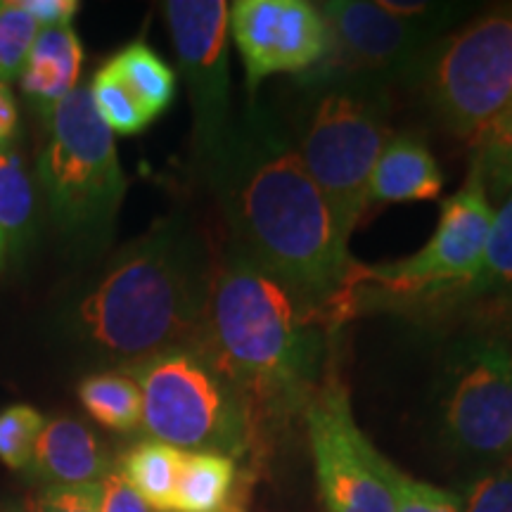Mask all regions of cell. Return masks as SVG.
<instances>
[{
  "label": "cell",
  "instance_id": "cell-1",
  "mask_svg": "<svg viewBox=\"0 0 512 512\" xmlns=\"http://www.w3.org/2000/svg\"><path fill=\"white\" fill-rule=\"evenodd\" d=\"M214 178L233 245L283 283L323 328L347 320L358 261L297 147L259 107L235 124Z\"/></svg>",
  "mask_w": 512,
  "mask_h": 512
},
{
  "label": "cell",
  "instance_id": "cell-2",
  "mask_svg": "<svg viewBox=\"0 0 512 512\" xmlns=\"http://www.w3.org/2000/svg\"><path fill=\"white\" fill-rule=\"evenodd\" d=\"M214 259L185 219H164L126 245L62 313L88 358L124 368L190 347L207 313Z\"/></svg>",
  "mask_w": 512,
  "mask_h": 512
},
{
  "label": "cell",
  "instance_id": "cell-3",
  "mask_svg": "<svg viewBox=\"0 0 512 512\" xmlns=\"http://www.w3.org/2000/svg\"><path fill=\"white\" fill-rule=\"evenodd\" d=\"M245 396L254 420L306 406L323 380L325 330L283 283L230 242L190 344Z\"/></svg>",
  "mask_w": 512,
  "mask_h": 512
},
{
  "label": "cell",
  "instance_id": "cell-4",
  "mask_svg": "<svg viewBox=\"0 0 512 512\" xmlns=\"http://www.w3.org/2000/svg\"><path fill=\"white\" fill-rule=\"evenodd\" d=\"M119 370L138 384L150 439L233 460L252 448L256 420L245 396L200 351L169 349Z\"/></svg>",
  "mask_w": 512,
  "mask_h": 512
},
{
  "label": "cell",
  "instance_id": "cell-5",
  "mask_svg": "<svg viewBox=\"0 0 512 512\" xmlns=\"http://www.w3.org/2000/svg\"><path fill=\"white\" fill-rule=\"evenodd\" d=\"M50 138L38 162L50 219L79 245L110 238L126 195L114 133L95 112L88 86H76L48 119Z\"/></svg>",
  "mask_w": 512,
  "mask_h": 512
},
{
  "label": "cell",
  "instance_id": "cell-6",
  "mask_svg": "<svg viewBox=\"0 0 512 512\" xmlns=\"http://www.w3.org/2000/svg\"><path fill=\"white\" fill-rule=\"evenodd\" d=\"M320 10L330 29V50L304 74L320 88H377V83L418 76L448 19L460 15L458 5L394 0H330Z\"/></svg>",
  "mask_w": 512,
  "mask_h": 512
},
{
  "label": "cell",
  "instance_id": "cell-7",
  "mask_svg": "<svg viewBox=\"0 0 512 512\" xmlns=\"http://www.w3.org/2000/svg\"><path fill=\"white\" fill-rule=\"evenodd\" d=\"M389 138L375 88H323L302 128L297 155L347 245L368 209L370 176Z\"/></svg>",
  "mask_w": 512,
  "mask_h": 512
},
{
  "label": "cell",
  "instance_id": "cell-8",
  "mask_svg": "<svg viewBox=\"0 0 512 512\" xmlns=\"http://www.w3.org/2000/svg\"><path fill=\"white\" fill-rule=\"evenodd\" d=\"M494 221V207L484 183L470 169L458 192L441 204L437 228L427 245L401 261L363 266L358 264L347 299V313L366 297L375 299H456L482 266L486 240Z\"/></svg>",
  "mask_w": 512,
  "mask_h": 512
},
{
  "label": "cell",
  "instance_id": "cell-9",
  "mask_svg": "<svg viewBox=\"0 0 512 512\" xmlns=\"http://www.w3.org/2000/svg\"><path fill=\"white\" fill-rule=\"evenodd\" d=\"M418 76L439 124L458 138H475L512 100V8L441 36Z\"/></svg>",
  "mask_w": 512,
  "mask_h": 512
},
{
  "label": "cell",
  "instance_id": "cell-10",
  "mask_svg": "<svg viewBox=\"0 0 512 512\" xmlns=\"http://www.w3.org/2000/svg\"><path fill=\"white\" fill-rule=\"evenodd\" d=\"M318 494L328 512H394V467L361 432L349 389L323 375L304 406Z\"/></svg>",
  "mask_w": 512,
  "mask_h": 512
},
{
  "label": "cell",
  "instance_id": "cell-11",
  "mask_svg": "<svg viewBox=\"0 0 512 512\" xmlns=\"http://www.w3.org/2000/svg\"><path fill=\"white\" fill-rule=\"evenodd\" d=\"M444 434L475 458L512 453V349L501 337L458 342L444 368Z\"/></svg>",
  "mask_w": 512,
  "mask_h": 512
},
{
  "label": "cell",
  "instance_id": "cell-12",
  "mask_svg": "<svg viewBox=\"0 0 512 512\" xmlns=\"http://www.w3.org/2000/svg\"><path fill=\"white\" fill-rule=\"evenodd\" d=\"M164 15L190 91L197 155L214 176L235 131L228 67L230 5L226 0H169Z\"/></svg>",
  "mask_w": 512,
  "mask_h": 512
},
{
  "label": "cell",
  "instance_id": "cell-13",
  "mask_svg": "<svg viewBox=\"0 0 512 512\" xmlns=\"http://www.w3.org/2000/svg\"><path fill=\"white\" fill-rule=\"evenodd\" d=\"M228 29L249 93L268 76L311 72L330 50L323 10L306 0H238L230 5Z\"/></svg>",
  "mask_w": 512,
  "mask_h": 512
},
{
  "label": "cell",
  "instance_id": "cell-14",
  "mask_svg": "<svg viewBox=\"0 0 512 512\" xmlns=\"http://www.w3.org/2000/svg\"><path fill=\"white\" fill-rule=\"evenodd\" d=\"M29 470L46 486L100 484L112 472V458L83 422L53 418L38 434Z\"/></svg>",
  "mask_w": 512,
  "mask_h": 512
},
{
  "label": "cell",
  "instance_id": "cell-15",
  "mask_svg": "<svg viewBox=\"0 0 512 512\" xmlns=\"http://www.w3.org/2000/svg\"><path fill=\"white\" fill-rule=\"evenodd\" d=\"M444 174L425 140L399 133L389 138L368 185V204H408L437 200Z\"/></svg>",
  "mask_w": 512,
  "mask_h": 512
},
{
  "label": "cell",
  "instance_id": "cell-16",
  "mask_svg": "<svg viewBox=\"0 0 512 512\" xmlns=\"http://www.w3.org/2000/svg\"><path fill=\"white\" fill-rule=\"evenodd\" d=\"M81 67L83 46L72 27L41 29L19 74V86L50 119L55 107L79 86Z\"/></svg>",
  "mask_w": 512,
  "mask_h": 512
},
{
  "label": "cell",
  "instance_id": "cell-17",
  "mask_svg": "<svg viewBox=\"0 0 512 512\" xmlns=\"http://www.w3.org/2000/svg\"><path fill=\"white\" fill-rule=\"evenodd\" d=\"M235 460L219 453L183 451L174 494L176 512H221L235 489Z\"/></svg>",
  "mask_w": 512,
  "mask_h": 512
},
{
  "label": "cell",
  "instance_id": "cell-18",
  "mask_svg": "<svg viewBox=\"0 0 512 512\" xmlns=\"http://www.w3.org/2000/svg\"><path fill=\"white\" fill-rule=\"evenodd\" d=\"M105 67L133 93L152 121L169 110L176 98V72L143 41L128 43Z\"/></svg>",
  "mask_w": 512,
  "mask_h": 512
},
{
  "label": "cell",
  "instance_id": "cell-19",
  "mask_svg": "<svg viewBox=\"0 0 512 512\" xmlns=\"http://www.w3.org/2000/svg\"><path fill=\"white\" fill-rule=\"evenodd\" d=\"M79 401L86 413L114 432H133L143 420V396L136 380L124 370H100L79 384Z\"/></svg>",
  "mask_w": 512,
  "mask_h": 512
},
{
  "label": "cell",
  "instance_id": "cell-20",
  "mask_svg": "<svg viewBox=\"0 0 512 512\" xmlns=\"http://www.w3.org/2000/svg\"><path fill=\"white\" fill-rule=\"evenodd\" d=\"M181 456L178 448L147 439L124 453L119 472L152 510L169 512L174 510Z\"/></svg>",
  "mask_w": 512,
  "mask_h": 512
},
{
  "label": "cell",
  "instance_id": "cell-21",
  "mask_svg": "<svg viewBox=\"0 0 512 512\" xmlns=\"http://www.w3.org/2000/svg\"><path fill=\"white\" fill-rule=\"evenodd\" d=\"M36 192L24 159L10 145L0 147V233L8 254L24 252L34 238Z\"/></svg>",
  "mask_w": 512,
  "mask_h": 512
},
{
  "label": "cell",
  "instance_id": "cell-22",
  "mask_svg": "<svg viewBox=\"0 0 512 512\" xmlns=\"http://www.w3.org/2000/svg\"><path fill=\"white\" fill-rule=\"evenodd\" d=\"M470 169L484 183L489 200H503L512 190V100L472 138Z\"/></svg>",
  "mask_w": 512,
  "mask_h": 512
},
{
  "label": "cell",
  "instance_id": "cell-23",
  "mask_svg": "<svg viewBox=\"0 0 512 512\" xmlns=\"http://www.w3.org/2000/svg\"><path fill=\"white\" fill-rule=\"evenodd\" d=\"M505 290H512V190L501 200V207L494 209L482 266H479L475 278L456 294L453 302L486 297V294Z\"/></svg>",
  "mask_w": 512,
  "mask_h": 512
},
{
  "label": "cell",
  "instance_id": "cell-24",
  "mask_svg": "<svg viewBox=\"0 0 512 512\" xmlns=\"http://www.w3.org/2000/svg\"><path fill=\"white\" fill-rule=\"evenodd\" d=\"M88 91H91L95 112L112 133L136 136V133H143L152 124L143 105L133 98V93L107 67L95 72Z\"/></svg>",
  "mask_w": 512,
  "mask_h": 512
},
{
  "label": "cell",
  "instance_id": "cell-25",
  "mask_svg": "<svg viewBox=\"0 0 512 512\" xmlns=\"http://www.w3.org/2000/svg\"><path fill=\"white\" fill-rule=\"evenodd\" d=\"M38 31L22 3H0V83L19 79Z\"/></svg>",
  "mask_w": 512,
  "mask_h": 512
},
{
  "label": "cell",
  "instance_id": "cell-26",
  "mask_svg": "<svg viewBox=\"0 0 512 512\" xmlns=\"http://www.w3.org/2000/svg\"><path fill=\"white\" fill-rule=\"evenodd\" d=\"M46 418L29 403H15L0 411V463L10 470H24Z\"/></svg>",
  "mask_w": 512,
  "mask_h": 512
},
{
  "label": "cell",
  "instance_id": "cell-27",
  "mask_svg": "<svg viewBox=\"0 0 512 512\" xmlns=\"http://www.w3.org/2000/svg\"><path fill=\"white\" fill-rule=\"evenodd\" d=\"M460 512H512V467L479 472L458 494Z\"/></svg>",
  "mask_w": 512,
  "mask_h": 512
},
{
  "label": "cell",
  "instance_id": "cell-28",
  "mask_svg": "<svg viewBox=\"0 0 512 512\" xmlns=\"http://www.w3.org/2000/svg\"><path fill=\"white\" fill-rule=\"evenodd\" d=\"M394 512H460V498L453 491L439 489L396 470Z\"/></svg>",
  "mask_w": 512,
  "mask_h": 512
},
{
  "label": "cell",
  "instance_id": "cell-29",
  "mask_svg": "<svg viewBox=\"0 0 512 512\" xmlns=\"http://www.w3.org/2000/svg\"><path fill=\"white\" fill-rule=\"evenodd\" d=\"M29 512H100V484L43 486L29 501Z\"/></svg>",
  "mask_w": 512,
  "mask_h": 512
},
{
  "label": "cell",
  "instance_id": "cell-30",
  "mask_svg": "<svg viewBox=\"0 0 512 512\" xmlns=\"http://www.w3.org/2000/svg\"><path fill=\"white\" fill-rule=\"evenodd\" d=\"M100 512H152V508L133 491L119 470H112L100 482Z\"/></svg>",
  "mask_w": 512,
  "mask_h": 512
},
{
  "label": "cell",
  "instance_id": "cell-31",
  "mask_svg": "<svg viewBox=\"0 0 512 512\" xmlns=\"http://www.w3.org/2000/svg\"><path fill=\"white\" fill-rule=\"evenodd\" d=\"M22 8L34 17L41 29H55L72 27L79 3L76 0H22Z\"/></svg>",
  "mask_w": 512,
  "mask_h": 512
},
{
  "label": "cell",
  "instance_id": "cell-32",
  "mask_svg": "<svg viewBox=\"0 0 512 512\" xmlns=\"http://www.w3.org/2000/svg\"><path fill=\"white\" fill-rule=\"evenodd\" d=\"M17 105L12 98L10 88L5 83H0V147L10 145L12 136L17 131Z\"/></svg>",
  "mask_w": 512,
  "mask_h": 512
},
{
  "label": "cell",
  "instance_id": "cell-33",
  "mask_svg": "<svg viewBox=\"0 0 512 512\" xmlns=\"http://www.w3.org/2000/svg\"><path fill=\"white\" fill-rule=\"evenodd\" d=\"M5 261H8V245H5L3 233H0V271L5 268Z\"/></svg>",
  "mask_w": 512,
  "mask_h": 512
},
{
  "label": "cell",
  "instance_id": "cell-34",
  "mask_svg": "<svg viewBox=\"0 0 512 512\" xmlns=\"http://www.w3.org/2000/svg\"><path fill=\"white\" fill-rule=\"evenodd\" d=\"M0 512H29L27 508H17V505H12V508H5V510H0Z\"/></svg>",
  "mask_w": 512,
  "mask_h": 512
},
{
  "label": "cell",
  "instance_id": "cell-35",
  "mask_svg": "<svg viewBox=\"0 0 512 512\" xmlns=\"http://www.w3.org/2000/svg\"><path fill=\"white\" fill-rule=\"evenodd\" d=\"M510 320H512V302H510Z\"/></svg>",
  "mask_w": 512,
  "mask_h": 512
}]
</instances>
